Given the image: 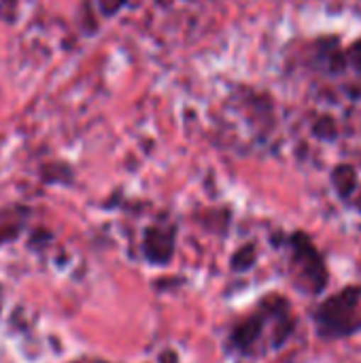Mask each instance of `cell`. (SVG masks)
Segmentation results:
<instances>
[{
  "mask_svg": "<svg viewBox=\"0 0 361 363\" xmlns=\"http://www.w3.org/2000/svg\"><path fill=\"white\" fill-rule=\"evenodd\" d=\"M321 336L338 338L361 330V287H347L328 298L315 315Z\"/></svg>",
  "mask_w": 361,
  "mask_h": 363,
  "instance_id": "6da1fadb",
  "label": "cell"
},
{
  "mask_svg": "<svg viewBox=\"0 0 361 363\" xmlns=\"http://www.w3.org/2000/svg\"><path fill=\"white\" fill-rule=\"evenodd\" d=\"M294 242V249H296V262H302L304 270L309 272V283L313 281L315 283V291L319 294L326 285V279H328V272L323 268V262L319 257V253L315 251V247L302 236V234H296L291 238Z\"/></svg>",
  "mask_w": 361,
  "mask_h": 363,
  "instance_id": "7a4b0ae2",
  "label": "cell"
},
{
  "mask_svg": "<svg viewBox=\"0 0 361 363\" xmlns=\"http://www.w3.org/2000/svg\"><path fill=\"white\" fill-rule=\"evenodd\" d=\"M174 245V232L151 228L145 234V255L155 264H166L172 255Z\"/></svg>",
  "mask_w": 361,
  "mask_h": 363,
  "instance_id": "3957f363",
  "label": "cell"
},
{
  "mask_svg": "<svg viewBox=\"0 0 361 363\" xmlns=\"http://www.w3.org/2000/svg\"><path fill=\"white\" fill-rule=\"evenodd\" d=\"M334 185L338 187V194L343 198H349L353 194V189L357 187L355 170L351 166H338L334 172Z\"/></svg>",
  "mask_w": 361,
  "mask_h": 363,
  "instance_id": "277c9868",
  "label": "cell"
},
{
  "mask_svg": "<svg viewBox=\"0 0 361 363\" xmlns=\"http://www.w3.org/2000/svg\"><path fill=\"white\" fill-rule=\"evenodd\" d=\"M255 264V249H253V245H247L245 249H240L236 255H234V259H232V268L238 272H245V270H249L251 266Z\"/></svg>",
  "mask_w": 361,
  "mask_h": 363,
  "instance_id": "5b68a950",
  "label": "cell"
},
{
  "mask_svg": "<svg viewBox=\"0 0 361 363\" xmlns=\"http://www.w3.org/2000/svg\"><path fill=\"white\" fill-rule=\"evenodd\" d=\"M351 55L355 57V62H360V64H361V40H360V43H357V45H355V47H353Z\"/></svg>",
  "mask_w": 361,
  "mask_h": 363,
  "instance_id": "8992f818",
  "label": "cell"
}]
</instances>
